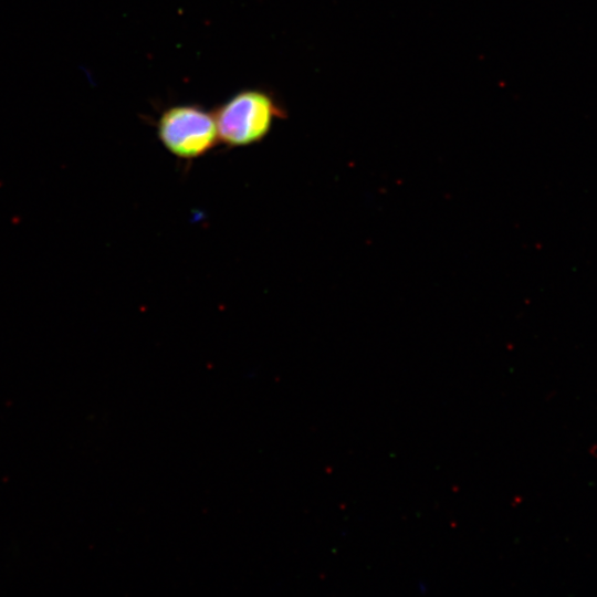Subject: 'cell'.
I'll return each instance as SVG.
<instances>
[{
	"instance_id": "cell-1",
	"label": "cell",
	"mask_w": 597,
	"mask_h": 597,
	"mask_svg": "<svg viewBox=\"0 0 597 597\" xmlns=\"http://www.w3.org/2000/svg\"><path fill=\"white\" fill-rule=\"evenodd\" d=\"M219 140L228 147L261 142L285 108L273 93L260 87L241 90L213 111Z\"/></svg>"
},
{
	"instance_id": "cell-2",
	"label": "cell",
	"mask_w": 597,
	"mask_h": 597,
	"mask_svg": "<svg viewBox=\"0 0 597 597\" xmlns=\"http://www.w3.org/2000/svg\"><path fill=\"white\" fill-rule=\"evenodd\" d=\"M161 145L180 159H196L219 142L213 112L197 104H176L164 109L156 125Z\"/></svg>"
}]
</instances>
